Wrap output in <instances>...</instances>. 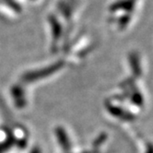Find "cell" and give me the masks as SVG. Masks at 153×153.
Wrapping results in <instances>:
<instances>
[{
	"label": "cell",
	"mask_w": 153,
	"mask_h": 153,
	"mask_svg": "<svg viewBox=\"0 0 153 153\" xmlns=\"http://www.w3.org/2000/svg\"><path fill=\"white\" fill-rule=\"evenodd\" d=\"M129 20H130V16L129 15H124L120 18L119 19V27L121 30L125 29L126 26L129 23Z\"/></svg>",
	"instance_id": "cell-6"
},
{
	"label": "cell",
	"mask_w": 153,
	"mask_h": 153,
	"mask_svg": "<svg viewBox=\"0 0 153 153\" xmlns=\"http://www.w3.org/2000/svg\"><path fill=\"white\" fill-rule=\"evenodd\" d=\"M129 63L134 76L135 78H139L141 75V68L139 63V57L136 53H132L129 54Z\"/></svg>",
	"instance_id": "cell-4"
},
{
	"label": "cell",
	"mask_w": 153,
	"mask_h": 153,
	"mask_svg": "<svg viewBox=\"0 0 153 153\" xmlns=\"http://www.w3.org/2000/svg\"><path fill=\"white\" fill-rule=\"evenodd\" d=\"M58 7H59V10L61 11V13L63 14V16L65 18L69 19L72 16V10H71V7L67 4V3H64V2H59L58 4Z\"/></svg>",
	"instance_id": "cell-5"
},
{
	"label": "cell",
	"mask_w": 153,
	"mask_h": 153,
	"mask_svg": "<svg viewBox=\"0 0 153 153\" xmlns=\"http://www.w3.org/2000/svg\"><path fill=\"white\" fill-rule=\"evenodd\" d=\"M137 0H118V1L114 2L111 7V11H116V10H125V11L130 13L133 11V9L135 7Z\"/></svg>",
	"instance_id": "cell-3"
},
{
	"label": "cell",
	"mask_w": 153,
	"mask_h": 153,
	"mask_svg": "<svg viewBox=\"0 0 153 153\" xmlns=\"http://www.w3.org/2000/svg\"><path fill=\"white\" fill-rule=\"evenodd\" d=\"M49 22L51 24L52 27V33H53V50L54 52L57 45V42L61 37V33H62V26L59 23L58 19L54 17L53 15L49 16Z\"/></svg>",
	"instance_id": "cell-2"
},
{
	"label": "cell",
	"mask_w": 153,
	"mask_h": 153,
	"mask_svg": "<svg viewBox=\"0 0 153 153\" xmlns=\"http://www.w3.org/2000/svg\"><path fill=\"white\" fill-rule=\"evenodd\" d=\"M63 67H64V62L63 61H58V62H56L54 64L49 65V67L27 72L22 76H21V79H22V81L24 83L34 82V81H37L38 79L46 78V76L53 74L54 72L60 70Z\"/></svg>",
	"instance_id": "cell-1"
},
{
	"label": "cell",
	"mask_w": 153,
	"mask_h": 153,
	"mask_svg": "<svg viewBox=\"0 0 153 153\" xmlns=\"http://www.w3.org/2000/svg\"><path fill=\"white\" fill-rule=\"evenodd\" d=\"M70 1H72V2H76V0H70Z\"/></svg>",
	"instance_id": "cell-7"
}]
</instances>
